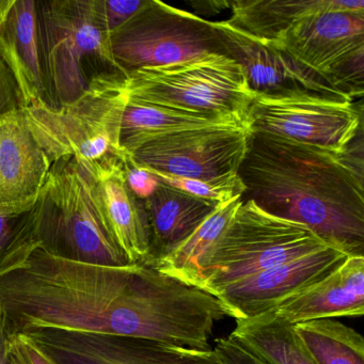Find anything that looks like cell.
<instances>
[{"label": "cell", "mask_w": 364, "mask_h": 364, "mask_svg": "<svg viewBox=\"0 0 364 364\" xmlns=\"http://www.w3.org/2000/svg\"><path fill=\"white\" fill-rule=\"evenodd\" d=\"M0 309L12 334L60 329L133 336L208 350L229 316L218 298L144 264L102 266L37 248L0 279Z\"/></svg>", "instance_id": "obj_1"}, {"label": "cell", "mask_w": 364, "mask_h": 364, "mask_svg": "<svg viewBox=\"0 0 364 364\" xmlns=\"http://www.w3.org/2000/svg\"><path fill=\"white\" fill-rule=\"evenodd\" d=\"M353 146L334 152L250 132L237 172L242 201L304 225L346 257H364L363 157Z\"/></svg>", "instance_id": "obj_2"}, {"label": "cell", "mask_w": 364, "mask_h": 364, "mask_svg": "<svg viewBox=\"0 0 364 364\" xmlns=\"http://www.w3.org/2000/svg\"><path fill=\"white\" fill-rule=\"evenodd\" d=\"M39 248L69 261L127 266L106 220L90 171L73 159L53 164L36 202Z\"/></svg>", "instance_id": "obj_3"}, {"label": "cell", "mask_w": 364, "mask_h": 364, "mask_svg": "<svg viewBox=\"0 0 364 364\" xmlns=\"http://www.w3.org/2000/svg\"><path fill=\"white\" fill-rule=\"evenodd\" d=\"M38 11L55 108L75 101L97 80L127 76L112 55L103 0L38 1Z\"/></svg>", "instance_id": "obj_4"}, {"label": "cell", "mask_w": 364, "mask_h": 364, "mask_svg": "<svg viewBox=\"0 0 364 364\" xmlns=\"http://www.w3.org/2000/svg\"><path fill=\"white\" fill-rule=\"evenodd\" d=\"M127 80V76L102 78L61 107L35 104L25 108L29 129L52 165L73 159L91 168L129 154L120 146Z\"/></svg>", "instance_id": "obj_5"}, {"label": "cell", "mask_w": 364, "mask_h": 364, "mask_svg": "<svg viewBox=\"0 0 364 364\" xmlns=\"http://www.w3.org/2000/svg\"><path fill=\"white\" fill-rule=\"evenodd\" d=\"M325 246L304 225L242 201L204 259L201 289L216 297L237 281Z\"/></svg>", "instance_id": "obj_6"}, {"label": "cell", "mask_w": 364, "mask_h": 364, "mask_svg": "<svg viewBox=\"0 0 364 364\" xmlns=\"http://www.w3.org/2000/svg\"><path fill=\"white\" fill-rule=\"evenodd\" d=\"M127 97L174 109L235 117L246 122L255 95L240 63L220 54H206L127 75Z\"/></svg>", "instance_id": "obj_7"}, {"label": "cell", "mask_w": 364, "mask_h": 364, "mask_svg": "<svg viewBox=\"0 0 364 364\" xmlns=\"http://www.w3.org/2000/svg\"><path fill=\"white\" fill-rule=\"evenodd\" d=\"M112 55L127 75L206 54L228 56L216 22L156 0L144 5L110 33Z\"/></svg>", "instance_id": "obj_8"}, {"label": "cell", "mask_w": 364, "mask_h": 364, "mask_svg": "<svg viewBox=\"0 0 364 364\" xmlns=\"http://www.w3.org/2000/svg\"><path fill=\"white\" fill-rule=\"evenodd\" d=\"M246 124L255 133L346 152L362 135V107L316 95H255Z\"/></svg>", "instance_id": "obj_9"}, {"label": "cell", "mask_w": 364, "mask_h": 364, "mask_svg": "<svg viewBox=\"0 0 364 364\" xmlns=\"http://www.w3.org/2000/svg\"><path fill=\"white\" fill-rule=\"evenodd\" d=\"M54 364H228L215 349L199 350L133 336L60 329L22 332Z\"/></svg>", "instance_id": "obj_10"}, {"label": "cell", "mask_w": 364, "mask_h": 364, "mask_svg": "<svg viewBox=\"0 0 364 364\" xmlns=\"http://www.w3.org/2000/svg\"><path fill=\"white\" fill-rule=\"evenodd\" d=\"M250 131L210 127L161 136L132 153L137 165L188 178H213L238 172Z\"/></svg>", "instance_id": "obj_11"}, {"label": "cell", "mask_w": 364, "mask_h": 364, "mask_svg": "<svg viewBox=\"0 0 364 364\" xmlns=\"http://www.w3.org/2000/svg\"><path fill=\"white\" fill-rule=\"evenodd\" d=\"M269 43L330 82L338 65L364 50V0H331Z\"/></svg>", "instance_id": "obj_12"}, {"label": "cell", "mask_w": 364, "mask_h": 364, "mask_svg": "<svg viewBox=\"0 0 364 364\" xmlns=\"http://www.w3.org/2000/svg\"><path fill=\"white\" fill-rule=\"evenodd\" d=\"M216 23L223 33L228 57L240 63L255 95H316L353 102L323 76L304 69L274 44L255 39L228 21Z\"/></svg>", "instance_id": "obj_13"}, {"label": "cell", "mask_w": 364, "mask_h": 364, "mask_svg": "<svg viewBox=\"0 0 364 364\" xmlns=\"http://www.w3.org/2000/svg\"><path fill=\"white\" fill-rule=\"evenodd\" d=\"M346 257L341 251L325 246L237 281L225 287L216 297L230 317L236 321L252 318L325 278Z\"/></svg>", "instance_id": "obj_14"}, {"label": "cell", "mask_w": 364, "mask_h": 364, "mask_svg": "<svg viewBox=\"0 0 364 364\" xmlns=\"http://www.w3.org/2000/svg\"><path fill=\"white\" fill-rule=\"evenodd\" d=\"M0 58L14 74L25 105L55 108L40 31L38 1L14 0L0 24Z\"/></svg>", "instance_id": "obj_15"}, {"label": "cell", "mask_w": 364, "mask_h": 364, "mask_svg": "<svg viewBox=\"0 0 364 364\" xmlns=\"http://www.w3.org/2000/svg\"><path fill=\"white\" fill-rule=\"evenodd\" d=\"M50 167L29 129L24 110L0 121V208L36 201Z\"/></svg>", "instance_id": "obj_16"}, {"label": "cell", "mask_w": 364, "mask_h": 364, "mask_svg": "<svg viewBox=\"0 0 364 364\" xmlns=\"http://www.w3.org/2000/svg\"><path fill=\"white\" fill-rule=\"evenodd\" d=\"M274 314L287 323L364 314V257H347L338 268L310 287L279 302Z\"/></svg>", "instance_id": "obj_17"}, {"label": "cell", "mask_w": 364, "mask_h": 364, "mask_svg": "<svg viewBox=\"0 0 364 364\" xmlns=\"http://www.w3.org/2000/svg\"><path fill=\"white\" fill-rule=\"evenodd\" d=\"M123 159L84 167L95 180L104 215L117 244L129 264H144L151 244L148 213L144 200L139 199L127 185Z\"/></svg>", "instance_id": "obj_18"}, {"label": "cell", "mask_w": 364, "mask_h": 364, "mask_svg": "<svg viewBox=\"0 0 364 364\" xmlns=\"http://www.w3.org/2000/svg\"><path fill=\"white\" fill-rule=\"evenodd\" d=\"M144 201L151 233L150 253L144 263L148 266H154L182 244L218 206L163 183Z\"/></svg>", "instance_id": "obj_19"}, {"label": "cell", "mask_w": 364, "mask_h": 364, "mask_svg": "<svg viewBox=\"0 0 364 364\" xmlns=\"http://www.w3.org/2000/svg\"><path fill=\"white\" fill-rule=\"evenodd\" d=\"M210 127H248L245 121L235 117L174 109L127 97L121 124L120 146L125 152L132 154L155 138Z\"/></svg>", "instance_id": "obj_20"}, {"label": "cell", "mask_w": 364, "mask_h": 364, "mask_svg": "<svg viewBox=\"0 0 364 364\" xmlns=\"http://www.w3.org/2000/svg\"><path fill=\"white\" fill-rule=\"evenodd\" d=\"M230 336L267 364H316L293 323L277 317L272 310L248 319H237Z\"/></svg>", "instance_id": "obj_21"}, {"label": "cell", "mask_w": 364, "mask_h": 364, "mask_svg": "<svg viewBox=\"0 0 364 364\" xmlns=\"http://www.w3.org/2000/svg\"><path fill=\"white\" fill-rule=\"evenodd\" d=\"M331 0H236L230 1L232 26L263 42H272L294 23L327 8Z\"/></svg>", "instance_id": "obj_22"}, {"label": "cell", "mask_w": 364, "mask_h": 364, "mask_svg": "<svg viewBox=\"0 0 364 364\" xmlns=\"http://www.w3.org/2000/svg\"><path fill=\"white\" fill-rule=\"evenodd\" d=\"M242 202V197H237L219 204L191 236L152 267L186 284L201 289L204 259Z\"/></svg>", "instance_id": "obj_23"}, {"label": "cell", "mask_w": 364, "mask_h": 364, "mask_svg": "<svg viewBox=\"0 0 364 364\" xmlns=\"http://www.w3.org/2000/svg\"><path fill=\"white\" fill-rule=\"evenodd\" d=\"M316 364H364V340L359 332L336 318L294 325Z\"/></svg>", "instance_id": "obj_24"}, {"label": "cell", "mask_w": 364, "mask_h": 364, "mask_svg": "<svg viewBox=\"0 0 364 364\" xmlns=\"http://www.w3.org/2000/svg\"><path fill=\"white\" fill-rule=\"evenodd\" d=\"M36 202L0 208V279L24 267L39 248Z\"/></svg>", "instance_id": "obj_25"}, {"label": "cell", "mask_w": 364, "mask_h": 364, "mask_svg": "<svg viewBox=\"0 0 364 364\" xmlns=\"http://www.w3.org/2000/svg\"><path fill=\"white\" fill-rule=\"evenodd\" d=\"M150 171L163 184L193 197L212 202L217 205L231 201L234 198L242 197L246 191V187L237 172L225 174L218 178H188L152 171V170Z\"/></svg>", "instance_id": "obj_26"}, {"label": "cell", "mask_w": 364, "mask_h": 364, "mask_svg": "<svg viewBox=\"0 0 364 364\" xmlns=\"http://www.w3.org/2000/svg\"><path fill=\"white\" fill-rule=\"evenodd\" d=\"M26 108L20 87L3 59L0 58V121Z\"/></svg>", "instance_id": "obj_27"}, {"label": "cell", "mask_w": 364, "mask_h": 364, "mask_svg": "<svg viewBox=\"0 0 364 364\" xmlns=\"http://www.w3.org/2000/svg\"><path fill=\"white\" fill-rule=\"evenodd\" d=\"M123 168L127 185L139 199H148L161 183L150 170L137 165L131 154L125 155L123 159Z\"/></svg>", "instance_id": "obj_28"}, {"label": "cell", "mask_w": 364, "mask_h": 364, "mask_svg": "<svg viewBox=\"0 0 364 364\" xmlns=\"http://www.w3.org/2000/svg\"><path fill=\"white\" fill-rule=\"evenodd\" d=\"M144 0H127V1L103 0L104 14H105L106 23L110 33L129 21L144 5Z\"/></svg>", "instance_id": "obj_29"}, {"label": "cell", "mask_w": 364, "mask_h": 364, "mask_svg": "<svg viewBox=\"0 0 364 364\" xmlns=\"http://www.w3.org/2000/svg\"><path fill=\"white\" fill-rule=\"evenodd\" d=\"M10 349L16 364H54L22 333H11Z\"/></svg>", "instance_id": "obj_30"}, {"label": "cell", "mask_w": 364, "mask_h": 364, "mask_svg": "<svg viewBox=\"0 0 364 364\" xmlns=\"http://www.w3.org/2000/svg\"><path fill=\"white\" fill-rule=\"evenodd\" d=\"M214 349L228 364H267L238 344L231 336L217 341Z\"/></svg>", "instance_id": "obj_31"}, {"label": "cell", "mask_w": 364, "mask_h": 364, "mask_svg": "<svg viewBox=\"0 0 364 364\" xmlns=\"http://www.w3.org/2000/svg\"><path fill=\"white\" fill-rule=\"evenodd\" d=\"M11 332L8 327L5 314L0 309V364H16L10 349Z\"/></svg>", "instance_id": "obj_32"}, {"label": "cell", "mask_w": 364, "mask_h": 364, "mask_svg": "<svg viewBox=\"0 0 364 364\" xmlns=\"http://www.w3.org/2000/svg\"><path fill=\"white\" fill-rule=\"evenodd\" d=\"M14 3V0H0V24L5 20L6 16Z\"/></svg>", "instance_id": "obj_33"}]
</instances>
